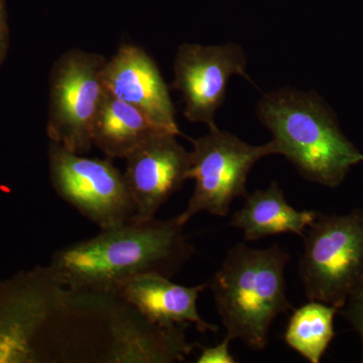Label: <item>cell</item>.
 Wrapping results in <instances>:
<instances>
[{
	"label": "cell",
	"mask_w": 363,
	"mask_h": 363,
	"mask_svg": "<svg viewBox=\"0 0 363 363\" xmlns=\"http://www.w3.org/2000/svg\"><path fill=\"white\" fill-rule=\"evenodd\" d=\"M48 157L55 192L101 230L121 225L135 216L123 174L111 159H90L52 142Z\"/></svg>",
	"instance_id": "52a82bcc"
},
{
	"label": "cell",
	"mask_w": 363,
	"mask_h": 363,
	"mask_svg": "<svg viewBox=\"0 0 363 363\" xmlns=\"http://www.w3.org/2000/svg\"><path fill=\"white\" fill-rule=\"evenodd\" d=\"M169 133L135 107L106 92L92 128L93 147L109 159H125L152 136Z\"/></svg>",
	"instance_id": "5bb4252c"
},
{
	"label": "cell",
	"mask_w": 363,
	"mask_h": 363,
	"mask_svg": "<svg viewBox=\"0 0 363 363\" xmlns=\"http://www.w3.org/2000/svg\"><path fill=\"white\" fill-rule=\"evenodd\" d=\"M338 312L342 313L345 319L352 325L354 330L357 332L362 339L363 348V288L360 289L354 295L348 298L342 309ZM363 362V357H362Z\"/></svg>",
	"instance_id": "2e32d148"
},
{
	"label": "cell",
	"mask_w": 363,
	"mask_h": 363,
	"mask_svg": "<svg viewBox=\"0 0 363 363\" xmlns=\"http://www.w3.org/2000/svg\"><path fill=\"white\" fill-rule=\"evenodd\" d=\"M337 312L333 306L317 301L294 310L286 325V345L310 363H319L335 335L334 318Z\"/></svg>",
	"instance_id": "9a60e30c"
},
{
	"label": "cell",
	"mask_w": 363,
	"mask_h": 363,
	"mask_svg": "<svg viewBox=\"0 0 363 363\" xmlns=\"http://www.w3.org/2000/svg\"><path fill=\"white\" fill-rule=\"evenodd\" d=\"M172 87L180 91L184 116L192 123L216 128L215 114L225 100L227 85L233 75L252 82L247 73V57L240 45H179L174 63Z\"/></svg>",
	"instance_id": "ba28073f"
},
{
	"label": "cell",
	"mask_w": 363,
	"mask_h": 363,
	"mask_svg": "<svg viewBox=\"0 0 363 363\" xmlns=\"http://www.w3.org/2000/svg\"><path fill=\"white\" fill-rule=\"evenodd\" d=\"M105 91L135 107L164 130L180 135L169 87L147 52L138 45L123 44L102 70Z\"/></svg>",
	"instance_id": "8fae6325"
},
{
	"label": "cell",
	"mask_w": 363,
	"mask_h": 363,
	"mask_svg": "<svg viewBox=\"0 0 363 363\" xmlns=\"http://www.w3.org/2000/svg\"><path fill=\"white\" fill-rule=\"evenodd\" d=\"M231 339L224 337L223 340L217 345L211 347L200 346V354L196 362L197 363H235L236 360L229 350Z\"/></svg>",
	"instance_id": "e0dca14e"
},
{
	"label": "cell",
	"mask_w": 363,
	"mask_h": 363,
	"mask_svg": "<svg viewBox=\"0 0 363 363\" xmlns=\"http://www.w3.org/2000/svg\"><path fill=\"white\" fill-rule=\"evenodd\" d=\"M184 227L177 216L164 220L133 217L57 250L50 267L75 292L111 294L121 281L149 272L171 279L195 253Z\"/></svg>",
	"instance_id": "6da1fadb"
},
{
	"label": "cell",
	"mask_w": 363,
	"mask_h": 363,
	"mask_svg": "<svg viewBox=\"0 0 363 363\" xmlns=\"http://www.w3.org/2000/svg\"><path fill=\"white\" fill-rule=\"evenodd\" d=\"M189 180L195 181L194 191L187 208L178 219L186 225L200 212L226 217L238 198L248 194V175L255 164L264 157L278 155L272 142L252 145L233 133L218 128L192 140Z\"/></svg>",
	"instance_id": "5b68a950"
},
{
	"label": "cell",
	"mask_w": 363,
	"mask_h": 363,
	"mask_svg": "<svg viewBox=\"0 0 363 363\" xmlns=\"http://www.w3.org/2000/svg\"><path fill=\"white\" fill-rule=\"evenodd\" d=\"M302 238L298 272L306 297L339 311L363 288V210L319 212Z\"/></svg>",
	"instance_id": "277c9868"
},
{
	"label": "cell",
	"mask_w": 363,
	"mask_h": 363,
	"mask_svg": "<svg viewBox=\"0 0 363 363\" xmlns=\"http://www.w3.org/2000/svg\"><path fill=\"white\" fill-rule=\"evenodd\" d=\"M177 136L157 133L124 159V180L135 208L133 218H155L189 180L191 152L184 149Z\"/></svg>",
	"instance_id": "30bf717a"
},
{
	"label": "cell",
	"mask_w": 363,
	"mask_h": 363,
	"mask_svg": "<svg viewBox=\"0 0 363 363\" xmlns=\"http://www.w3.org/2000/svg\"><path fill=\"white\" fill-rule=\"evenodd\" d=\"M318 214L319 212L313 210H298L291 206L278 182L272 181L267 189L248 193L229 224L240 230L247 241L284 233L303 238Z\"/></svg>",
	"instance_id": "4fadbf2b"
},
{
	"label": "cell",
	"mask_w": 363,
	"mask_h": 363,
	"mask_svg": "<svg viewBox=\"0 0 363 363\" xmlns=\"http://www.w3.org/2000/svg\"><path fill=\"white\" fill-rule=\"evenodd\" d=\"M207 288V283L178 285L167 277L149 272L121 281L111 294L159 326L187 328L193 325L201 333H216L218 326L208 323L198 312V298Z\"/></svg>",
	"instance_id": "7c38bea8"
},
{
	"label": "cell",
	"mask_w": 363,
	"mask_h": 363,
	"mask_svg": "<svg viewBox=\"0 0 363 363\" xmlns=\"http://www.w3.org/2000/svg\"><path fill=\"white\" fill-rule=\"evenodd\" d=\"M106 61L96 52L69 50L52 67L47 135L75 154H87L93 147V123L106 95Z\"/></svg>",
	"instance_id": "8992f818"
},
{
	"label": "cell",
	"mask_w": 363,
	"mask_h": 363,
	"mask_svg": "<svg viewBox=\"0 0 363 363\" xmlns=\"http://www.w3.org/2000/svg\"><path fill=\"white\" fill-rule=\"evenodd\" d=\"M4 30H9L6 2H4V0H0V32H4Z\"/></svg>",
	"instance_id": "d6986e66"
},
{
	"label": "cell",
	"mask_w": 363,
	"mask_h": 363,
	"mask_svg": "<svg viewBox=\"0 0 363 363\" xmlns=\"http://www.w3.org/2000/svg\"><path fill=\"white\" fill-rule=\"evenodd\" d=\"M9 48V30L0 32V67L6 58Z\"/></svg>",
	"instance_id": "ac0fdd59"
},
{
	"label": "cell",
	"mask_w": 363,
	"mask_h": 363,
	"mask_svg": "<svg viewBox=\"0 0 363 363\" xmlns=\"http://www.w3.org/2000/svg\"><path fill=\"white\" fill-rule=\"evenodd\" d=\"M104 327V362H180L198 346L189 342L185 327L152 323L113 294L105 301Z\"/></svg>",
	"instance_id": "9c48e42d"
},
{
	"label": "cell",
	"mask_w": 363,
	"mask_h": 363,
	"mask_svg": "<svg viewBox=\"0 0 363 363\" xmlns=\"http://www.w3.org/2000/svg\"><path fill=\"white\" fill-rule=\"evenodd\" d=\"M290 259V252L278 243L267 248L238 243L229 248L207 283L227 337L252 350L267 347L277 318L293 309L286 295Z\"/></svg>",
	"instance_id": "3957f363"
},
{
	"label": "cell",
	"mask_w": 363,
	"mask_h": 363,
	"mask_svg": "<svg viewBox=\"0 0 363 363\" xmlns=\"http://www.w3.org/2000/svg\"><path fill=\"white\" fill-rule=\"evenodd\" d=\"M278 155L305 180L336 188L363 154L344 135L337 118L315 92L283 88L267 93L257 107Z\"/></svg>",
	"instance_id": "7a4b0ae2"
}]
</instances>
